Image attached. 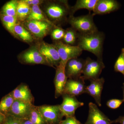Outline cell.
<instances>
[{
	"mask_svg": "<svg viewBox=\"0 0 124 124\" xmlns=\"http://www.w3.org/2000/svg\"><path fill=\"white\" fill-rule=\"evenodd\" d=\"M105 35L98 31L91 33H78L77 46L82 51H89L94 54L98 60L103 61V44Z\"/></svg>",
	"mask_w": 124,
	"mask_h": 124,
	"instance_id": "6da1fadb",
	"label": "cell"
},
{
	"mask_svg": "<svg viewBox=\"0 0 124 124\" xmlns=\"http://www.w3.org/2000/svg\"><path fill=\"white\" fill-rule=\"evenodd\" d=\"M70 8L67 0L51 1L45 6V13L51 23L59 26L68 22Z\"/></svg>",
	"mask_w": 124,
	"mask_h": 124,
	"instance_id": "7a4b0ae2",
	"label": "cell"
},
{
	"mask_svg": "<svg viewBox=\"0 0 124 124\" xmlns=\"http://www.w3.org/2000/svg\"><path fill=\"white\" fill-rule=\"evenodd\" d=\"M93 14L90 13L86 15L78 17L69 16L68 22L71 27L80 33H88L98 31L97 27L94 22Z\"/></svg>",
	"mask_w": 124,
	"mask_h": 124,
	"instance_id": "3957f363",
	"label": "cell"
},
{
	"mask_svg": "<svg viewBox=\"0 0 124 124\" xmlns=\"http://www.w3.org/2000/svg\"><path fill=\"white\" fill-rule=\"evenodd\" d=\"M22 24L35 39H41L51 33L56 25L53 23L36 20H25Z\"/></svg>",
	"mask_w": 124,
	"mask_h": 124,
	"instance_id": "277c9868",
	"label": "cell"
},
{
	"mask_svg": "<svg viewBox=\"0 0 124 124\" xmlns=\"http://www.w3.org/2000/svg\"><path fill=\"white\" fill-rule=\"evenodd\" d=\"M53 45L59 54L61 60L60 63L65 66L69 60L78 58L83 52L82 50L77 46L67 45L62 41H54Z\"/></svg>",
	"mask_w": 124,
	"mask_h": 124,
	"instance_id": "5b68a950",
	"label": "cell"
},
{
	"mask_svg": "<svg viewBox=\"0 0 124 124\" xmlns=\"http://www.w3.org/2000/svg\"><path fill=\"white\" fill-rule=\"evenodd\" d=\"M105 66L102 60H94L88 57L85 60L84 66L81 76L85 80H91L99 78Z\"/></svg>",
	"mask_w": 124,
	"mask_h": 124,
	"instance_id": "8992f818",
	"label": "cell"
},
{
	"mask_svg": "<svg viewBox=\"0 0 124 124\" xmlns=\"http://www.w3.org/2000/svg\"><path fill=\"white\" fill-rule=\"evenodd\" d=\"M63 94L62 102L60 105L61 118L63 116L67 117L75 116L77 109L84 106V103L78 100L76 97Z\"/></svg>",
	"mask_w": 124,
	"mask_h": 124,
	"instance_id": "52a82bcc",
	"label": "cell"
},
{
	"mask_svg": "<svg viewBox=\"0 0 124 124\" xmlns=\"http://www.w3.org/2000/svg\"><path fill=\"white\" fill-rule=\"evenodd\" d=\"M19 58L27 64H43L49 65L46 59L41 53L38 44L32 46L20 54Z\"/></svg>",
	"mask_w": 124,
	"mask_h": 124,
	"instance_id": "ba28073f",
	"label": "cell"
},
{
	"mask_svg": "<svg viewBox=\"0 0 124 124\" xmlns=\"http://www.w3.org/2000/svg\"><path fill=\"white\" fill-rule=\"evenodd\" d=\"M38 45L40 52L46 59L50 66L57 67L60 64V57L53 44H50L44 41H40L38 42Z\"/></svg>",
	"mask_w": 124,
	"mask_h": 124,
	"instance_id": "9c48e42d",
	"label": "cell"
},
{
	"mask_svg": "<svg viewBox=\"0 0 124 124\" xmlns=\"http://www.w3.org/2000/svg\"><path fill=\"white\" fill-rule=\"evenodd\" d=\"M38 110L45 121L52 124H60L62 118L60 105L42 106L38 108Z\"/></svg>",
	"mask_w": 124,
	"mask_h": 124,
	"instance_id": "30bf717a",
	"label": "cell"
},
{
	"mask_svg": "<svg viewBox=\"0 0 124 124\" xmlns=\"http://www.w3.org/2000/svg\"><path fill=\"white\" fill-rule=\"evenodd\" d=\"M111 120L100 110L97 106L90 102L89 103V113L85 124H111Z\"/></svg>",
	"mask_w": 124,
	"mask_h": 124,
	"instance_id": "8fae6325",
	"label": "cell"
},
{
	"mask_svg": "<svg viewBox=\"0 0 124 124\" xmlns=\"http://www.w3.org/2000/svg\"><path fill=\"white\" fill-rule=\"evenodd\" d=\"M85 80L81 76L79 78H69L67 80L63 94L76 97L85 93L86 86Z\"/></svg>",
	"mask_w": 124,
	"mask_h": 124,
	"instance_id": "7c38bea8",
	"label": "cell"
},
{
	"mask_svg": "<svg viewBox=\"0 0 124 124\" xmlns=\"http://www.w3.org/2000/svg\"><path fill=\"white\" fill-rule=\"evenodd\" d=\"M90 85L86 86L85 93L93 98L99 107L101 106V94L105 80L103 78L90 80Z\"/></svg>",
	"mask_w": 124,
	"mask_h": 124,
	"instance_id": "4fadbf2b",
	"label": "cell"
},
{
	"mask_svg": "<svg viewBox=\"0 0 124 124\" xmlns=\"http://www.w3.org/2000/svg\"><path fill=\"white\" fill-rule=\"evenodd\" d=\"M121 4L115 0H97L92 13L93 15H104L117 11Z\"/></svg>",
	"mask_w": 124,
	"mask_h": 124,
	"instance_id": "5bb4252c",
	"label": "cell"
},
{
	"mask_svg": "<svg viewBox=\"0 0 124 124\" xmlns=\"http://www.w3.org/2000/svg\"><path fill=\"white\" fill-rule=\"evenodd\" d=\"M32 108L31 103L15 100L7 115L21 119L29 116Z\"/></svg>",
	"mask_w": 124,
	"mask_h": 124,
	"instance_id": "9a60e30c",
	"label": "cell"
},
{
	"mask_svg": "<svg viewBox=\"0 0 124 124\" xmlns=\"http://www.w3.org/2000/svg\"><path fill=\"white\" fill-rule=\"evenodd\" d=\"M85 60L76 58L69 60L65 67V73L68 78H79L81 76L84 66Z\"/></svg>",
	"mask_w": 124,
	"mask_h": 124,
	"instance_id": "2e32d148",
	"label": "cell"
},
{
	"mask_svg": "<svg viewBox=\"0 0 124 124\" xmlns=\"http://www.w3.org/2000/svg\"><path fill=\"white\" fill-rule=\"evenodd\" d=\"M66 66L61 63L56 67V73L54 78V85L56 97L63 94L64 88L68 80L65 73Z\"/></svg>",
	"mask_w": 124,
	"mask_h": 124,
	"instance_id": "e0dca14e",
	"label": "cell"
},
{
	"mask_svg": "<svg viewBox=\"0 0 124 124\" xmlns=\"http://www.w3.org/2000/svg\"><path fill=\"white\" fill-rule=\"evenodd\" d=\"M15 37L18 38L28 44H31L34 41L35 38L25 27L18 23L14 28Z\"/></svg>",
	"mask_w": 124,
	"mask_h": 124,
	"instance_id": "ac0fdd59",
	"label": "cell"
},
{
	"mask_svg": "<svg viewBox=\"0 0 124 124\" xmlns=\"http://www.w3.org/2000/svg\"><path fill=\"white\" fill-rule=\"evenodd\" d=\"M15 100L31 103L32 97L30 90L26 85H22L16 88L12 93Z\"/></svg>",
	"mask_w": 124,
	"mask_h": 124,
	"instance_id": "d6986e66",
	"label": "cell"
},
{
	"mask_svg": "<svg viewBox=\"0 0 124 124\" xmlns=\"http://www.w3.org/2000/svg\"><path fill=\"white\" fill-rule=\"evenodd\" d=\"M97 0H77L73 6L71 7L70 16H73L76 11L81 9L93 11Z\"/></svg>",
	"mask_w": 124,
	"mask_h": 124,
	"instance_id": "ffe728a7",
	"label": "cell"
},
{
	"mask_svg": "<svg viewBox=\"0 0 124 124\" xmlns=\"http://www.w3.org/2000/svg\"><path fill=\"white\" fill-rule=\"evenodd\" d=\"M31 10V6L24 2V0L18 1L17 10L18 21L23 22L26 20Z\"/></svg>",
	"mask_w": 124,
	"mask_h": 124,
	"instance_id": "44dd1931",
	"label": "cell"
},
{
	"mask_svg": "<svg viewBox=\"0 0 124 124\" xmlns=\"http://www.w3.org/2000/svg\"><path fill=\"white\" fill-rule=\"evenodd\" d=\"M0 19L3 26L14 37V28L17 23L18 19L16 17L5 15L0 13Z\"/></svg>",
	"mask_w": 124,
	"mask_h": 124,
	"instance_id": "7402d4cb",
	"label": "cell"
},
{
	"mask_svg": "<svg viewBox=\"0 0 124 124\" xmlns=\"http://www.w3.org/2000/svg\"><path fill=\"white\" fill-rule=\"evenodd\" d=\"M38 20L51 22L47 18L44 12L40 9L39 5L31 6V12L26 20Z\"/></svg>",
	"mask_w": 124,
	"mask_h": 124,
	"instance_id": "603a6c76",
	"label": "cell"
},
{
	"mask_svg": "<svg viewBox=\"0 0 124 124\" xmlns=\"http://www.w3.org/2000/svg\"><path fill=\"white\" fill-rule=\"evenodd\" d=\"M78 32L72 27L65 30L63 38L62 41L64 44L71 46H77Z\"/></svg>",
	"mask_w": 124,
	"mask_h": 124,
	"instance_id": "cb8c5ba5",
	"label": "cell"
},
{
	"mask_svg": "<svg viewBox=\"0 0 124 124\" xmlns=\"http://www.w3.org/2000/svg\"><path fill=\"white\" fill-rule=\"evenodd\" d=\"M18 1L11 0L6 3L2 7L0 13L17 17V10Z\"/></svg>",
	"mask_w": 124,
	"mask_h": 124,
	"instance_id": "d4e9b609",
	"label": "cell"
},
{
	"mask_svg": "<svg viewBox=\"0 0 124 124\" xmlns=\"http://www.w3.org/2000/svg\"><path fill=\"white\" fill-rule=\"evenodd\" d=\"M14 100L11 93L4 97L0 102V112L7 115Z\"/></svg>",
	"mask_w": 124,
	"mask_h": 124,
	"instance_id": "484cf974",
	"label": "cell"
},
{
	"mask_svg": "<svg viewBox=\"0 0 124 124\" xmlns=\"http://www.w3.org/2000/svg\"><path fill=\"white\" fill-rule=\"evenodd\" d=\"M114 69L116 72H120L124 76V48L121 49L120 54L116 60Z\"/></svg>",
	"mask_w": 124,
	"mask_h": 124,
	"instance_id": "4316f807",
	"label": "cell"
},
{
	"mask_svg": "<svg viewBox=\"0 0 124 124\" xmlns=\"http://www.w3.org/2000/svg\"><path fill=\"white\" fill-rule=\"evenodd\" d=\"M30 119L33 124H44V119L38 110L32 108L30 115Z\"/></svg>",
	"mask_w": 124,
	"mask_h": 124,
	"instance_id": "83f0119b",
	"label": "cell"
},
{
	"mask_svg": "<svg viewBox=\"0 0 124 124\" xmlns=\"http://www.w3.org/2000/svg\"><path fill=\"white\" fill-rule=\"evenodd\" d=\"M65 30L61 27L56 26L51 31L50 35L54 41H62L64 37Z\"/></svg>",
	"mask_w": 124,
	"mask_h": 124,
	"instance_id": "f1b7e54d",
	"label": "cell"
},
{
	"mask_svg": "<svg viewBox=\"0 0 124 124\" xmlns=\"http://www.w3.org/2000/svg\"><path fill=\"white\" fill-rule=\"evenodd\" d=\"M123 99H112L107 102V106L109 108L112 109H116L119 108L123 103Z\"/></svg>",
	"mask_w": 124,
	"mask_h": 124,
	"instance_id": "f546056e",
	"label": "cell"
},
{
	"mask_svg": "<svg viewBox=\"0 0 124 124\" xmlns=\"http://www.w3.org/2000/svg\"><path fill=\"white\" fill-rule=\"evenodd\" d=\"M21 121L20 119L7 115L4 122L2 124H20Z\"/></svg>",
	"mask_w": 124,
	"mask_h": 124,
	"instance_id": "4dcf8cb0",
	"label": "cell"
},
{
	"mask_svg": "<svg viewBox=\"0 0 124 124\" xmlns=\"http://www.w3.org/2000/svg\"><path fill=\"white\" fill-rule=\"evenodd\" d=\"M60 124H82L76 118L75 116L66 117V119L61 120Z\"/></svg>",
	"mask_w": 124,
	"mask_h": 124,
	"instance_id": "1f68e13d",
	"label": "cell"
},
{
	"mask_svg": "<svg viewBox=\"0 0 124 124\" xmlns=\"http://www.w3.org/2000/svg\"><path fill=\"white\" fill-rule=\"evenodd\" d=\"M24 2L31 6L39 5L44 2V1L40 0H24Z\"/></svg>",
	"mask_w": 124,
	"mask_h": 124,
	"instance_id": "d6a6232c",
	"label": "cell"
},
{
	"mask_svg": "<svg viewBox=\"0 0 124 124\" xmlns=\"http://www.w3.org/2000/svg\"><path fill=\"white\" fill-rule=\"evenodd\" d=\"M111 123L112 124H124V116H120L116 119L111 120Z\"/></svg>",
	"mask_w": 124,
	"mask_h": 124,
	"instance_id": "836d02e7",
	"label": "cell"
},
{
	"mask_svg": "<svg viewBox=\"0 0 124 124\" xmlns=\"http://www.w3.org/2000/svg\"><path fill=\"white\" fill-rule=\"evenodd\" d=\"M6 115L0 112V124H2L4 122Z\"/></svg>",
	"mask_w": 124,
	"mask_h": 124,
	"instance_id": "e575fe53",
	"label": "cell"
},
{
	"mask_svg": "<svg viewBox=\"0 0 124 124\" xmlns=\"http://www.w3.org/2000/svg\"><path fill=\"white\" fill-rule=\"evenodd\" d=\"M20 124H33L29 119L23 120L22 121L21 120Z\"/></svg>",
	"mask_w": 124,
	"mask_h": 124,
	"instance_id": "d590c367",
	"label": "cell"
},
{
	"mask_svg": "<svg viewBox=\"0 0 124 124\" xmlns=\"http://www.w3.org/2000/svg\"><path fill=\"white\" fill-rule=\"evenodd\" d=\"M122 90H123V95H124V97H123V101H124V83H123V85L122 86Z\"/></svg>",
	"mask_w": 124,
	"mask_h": 124,
	"instance_id": "8d00e7d4",
	"label": "cell"
}]
</instances>
